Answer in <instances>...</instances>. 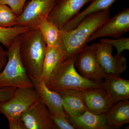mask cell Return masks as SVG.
Segmentation results:
<instances>
[{"label": "cell", "mask_w": 129, "mask_h": 129, "mask_svg": "<svg viewBox=\"0 0 129 129\" xmlns=\"http://www.w3.org/2000/svg\"><path fill=\"white\" fill-rule=\"evenodd\" d=\"M109 9L92 13L70 30L60 29L58 46L63 60L78 55L92 34L111 18Z\"/></svg>", "instance_id": "cell-1"}, {"label": "cell", "mask_w": 129, "mask_h": 129, "mask_svg": "<svg viewBox=\"0 0 129 129\" xmlns=\"http://www.w3.org/2000/svg\"><path fill=\"white\" fill-rule=\"evenodd\" d=\"M21 60L32 81H41L43 63L47 45L37 28L19 35Z\"/></svg>", "instance_id": "cell-2"}, {"label": "cell", "mask_w": 129, "mask_h": 129, "mask_svg": "<svg viewBox=\"0 0 129 129\" xmlns=\"http://www.w3.org/2000/svg\"><path fill=\"white\" fill-rule=\"evenodd\" d=\"M75 55L63 60L45 82L50 89L55 92L66 89L85 91L104 87L103 81L90 80L81 76L76 70Z\"/></svg>", "instance_id": "cell-3"}, {"label": "cell", "mask_w": 129, "mask_h": 129, "mask_svg": "<svg viewBox=\"0 0 129 129\" xmlns=\"http://www.w3.org/2000/svg\"><path fill=\"white\" fill-rule=\"evenodd\" d=\"M19 47L18 36L6 51L7 62L0 73V88H34L21 60Z\"/></svg>", "instance_id": "cell-4"}, {"label": "cell", "mask_w": 129, "mask_h": 129, "mask_svg": "<svg viewBox=\"0 0 129 129\" xmlns=\"http://www.w3.org/2000/svg\"><path fill=\"white\" fill-rule=\"evenodd\" d=\"M40 100L34 88H17L10 99L0 103V113L8 120L21 118L22 114Z\"/></svg>", "instance_id": "cell-5"}, {"label": "cell", "mask_w": 129, "mask_h": 129, "mask_svg": "<svg viewBox=\"0 0 129 129\" xmlns=\"http://www.w3.org/2000/svg\"><path fill=\"white\" fill-rule=\"evenodd\" d=\"M95 44H86L76 56L75 67L80 74L90 80L102 82L106 73L97 58Z\"/></svg>", "instance_id": "cell-6"}, {"label": "cell", "mask_w": 129, "mask_h": 129, "mask_svg": "<svg viewBox=\"0 0 129 129\" xmlns=\"http://www.w3.org/2000/svg\"><path fill=\"white\" fill-rule=\"evenodd\" d=\"M55 2V0H31L18 17L16 25L37 28L42 17L48 18Z\"/></svg>", "instance_id": "cell-7"}, {"label": "cell", "mask_w": 129, "mask_h": 129, "mask_svg": "<svg viewBox=\"0 0 129 129\" xmlns=\"http://www.w3.org/2000/svg\"><path fill=\"white\" fill-rule=\"evenodd\" d=\"M90 2L91 0H55L47 18L61 29L79 13L85 4Z\"/></svg>", "instance_id": "cell-8"}, {"label": "cell", "mask_w": 129, "mask_h": 129, "mask_svg": "<svg viewBox=\"0 0 129 129\" xmlns=\"http://www.w3.org/2000/svg\"><path fill=\"white\" fill-rule=\"evenodd\" d=\"M25 129H57L45 105L39 100L22 114Z\"/></svg>", "instance_id": "cell-9"}, {"label": "cell", "mask_w": 129, "mask_h": 129, "mask_svg": "<svg viewBox=\"0 0 129 129\" xmlns=\"http://www.w3.org/2000/svg\"><path fill=\"white\" fill-rule=\"evenodd\" d=\"M95 45L97 58L106 74L120 76L125 71L127 68L126 58L122 55L114 56L112 45L101 42Z\"/></svg>", "instance_id": "cell-10"}, {"label": "cell", "mask_w": 129, "mask_h": 129, "mask_svg": "<svg viewBox=\"0 0 129 129\" xmlns=\"http://www.w3.org/2000/svg\"><path fill=\"white\" fill-rule=\"evenodd\" d=\"M129 30V9L122 10L110 18L91 36L88 42L103 37L119 38Z\"/></svg>", "instance_id": "cell-11"}, {"label": "cell", "mask_w": 129, "mask_h": 129, "mask_svg": "<svg viewBox=\"0 0 129 129\" xmlns=\"http://www.w3.org/2000/svg\"><path fill=\"white\" fill-rule=\"evenodd\" d=\"M83 95L87 110L95 114H105L113 104L104 87L83 91Z\"/></svg>", "instance_id": "cell-12"}, {"label": "cell", "mask_w": 129, "mask_h": 129, "mask_svg": "<svg viewBox=\"0 0 129 129\" xmlns=\"http://www.w3.org/2000/svg\"><path fill=\"white\" fill-rule=\"evenodd\" d=\"M32 82L34 88L39 94L40 100L46 106L51 115L55 117H67L60 95L50 89L42 81Z\"/></svg>", "instance_id": "cell-13"}, {"label": "cell", "mask_w": 129, "mask_h": 129, "mask_svg": "<svg viewBox=\"0 0 129 129\" xmlns=\"http://www.w3.org/2000/svg\"><path fill=\"white\" fill-rule=\"evenodd\" d=\"M104 87L110 96L113 104L129 99V80L111 74H106Z\"/></svg>", "instance_id": "cell-14"}, {"label": "cell", "mask_w": 129, "mask_h": 129, "mask_svg": "<svg viewBox=\"0 0 129 129\" xmlns=\"http://www.w3.org/2000/svg\"><path fill=\"white\" fill-rule=\"evenodd\" d=\"M83 91L78 90L66 89L56 92L61 98L67 115L79 116L87 110L83 100Z\"/></svg>", "instance_id": "cell-15"}, {"label": "cell", "mask_w": 129, "mask_h": 129, "mask_svg": "<svg viewBox=\"0 0 129 129\" xmlns=\"http://www.w3.org/2000/svg\"><path fill=\"white\" fill-rule=\"evenodd\" d=\"M67 118L75 129H110L105 114H96L88 110L79 116L67 115Z\"/></svg>", "instance_id": "cell-16"}, {"label": "cell", "mask_w": 129, "mask_h": 129, "mask_svg": "<svg viewBox=\"0 0 129 129\" xmlns=\"http://www.w3.org/2000/svg\"><path fill=\"white\" fill-rule=\"evenodd\" d=\"M106 122L111 129L117 128L129 122L128 100L116 103L106 114Z\"/></svg>", "instance_id": "cell-17"}, {"label": "cell", "mask_w": 129, "mask_h": 129, "mask_svg": "<svg viewBox=\"0 0 129 129\" xmlns=\"http://www.w3.org/2000/svg\"><path fill=\"white\" fill-rule=\"evenodd\" d=\"M117 0H91L90 4L81 12H80L72 20L68 22L61 29L70 30L77 27L85 18L95 13L104 11L109 8Z\"/></svg>", "instance_id": "cell-18"}, {"label": "cell", "mask_w": 129, "mask_h": 129, "mask_svg": "<svg viewBox=\"0 0 129 129\" xmlns=\"http://www.w3.org/2000/svg\"><path fill=\"white\" fill-rule=\"evenodd\" d=\"M63 61V55L58 46H47L43 63L41 81L45 82Z\"/></svg>", "instance_id": "cell-19"}, {"label": "cell", "mask_w": 129, "mask_h": 129, "mask_svg": "<svg viewBox=\"0 0 129 129\" xmlns=\"http://www.w3.org/2000/svg\"><path fill=\"white\" fill-rule=\"evenodd\" d=\"M37 28L40 31L47 46H57L60 38V29L47 18L42 17Z\"/></svg>", "instance_id": "cell-20"}, {"label": "cell", "mask_w": 129, "mask_h": 129, "mask_svg": "<svg viewBox=\"0 0 129 129\" xmlns=\"http://www.w3.org/2000/svg\"><path fill=\"white\" fill-rule=\"evenodd\" d=\"M30 28L16 25L11 27L0 26V43L8 49L10 48L19 35L28 31Z\"/></svg>", "instance_id": "cell-21"}, {"label": "cell", "mask_w": 129, "mask_h": 129, "mask_svg": "<svg viewBox=\"0 0 129 129\" xmlns=\"http://www.w3.org/2000/svg\"><path fill=\"white\" fill-rule=\"evenodd\" d=\"M18 17L8 6L0 4V26L11 27L17 25Z\"/></svg>", "instance_id": "cell-22"}, {"label": "cell", "mask_w": 129, "mask_h": 129, "mask_svg": "<svg viewBox=\"0 0 129 129\" xmlns=\"http://www.w3.org/2000/svg\"><path fill=\"white\" fill-rule=\"evenodd\" d=\"M100 42L111 44L116 48L117 55H122L125 50H129V38L126 37L118 38L117 39H103Z\"/></svg>", "instance_id": "cell-23"}, {"label": "cell", "mask_w": 129, "mask_h": 129, "mask_svg": "<svg viewBox=\"0 0 129 129\" xmlns=\"http://www.w3.org/2000/svg\"><path fill=\"white\" fill-rule=\"evenodd\" d=\"M26 0H0V4L9 7L16 16H19L23 10Z\"/></svg>", "instance_id": "cell-24"}, {"label": "cell", "mask_w": 129, "mask_h": 129, "mask_svg": "<svg viewBox=\"0 0 129 129\" xmlns=\"http://www.w3.org/2000/svg\"><path fill=\"white\" fill-rule=\"evenodd\" d=\"M52 118L57 129H75V127L70 123L67 117H55Z\"/></svg>", "instance_id": "cell-25"}, {"label": "cell", "mask_w": 129, "mask_h": 129, "mask_svg": "<svg viewBox=\"0 0 129 129\" xmlns=\"http://www.w3.org/2000/svg\"><path fill=\"white\" fill-rule=\"evenodd\" d=\"M16 89L13 87L0 88V103L7 101L12 98Z\"/></svg>", "instance_id": "cell-26"}, {"label": "cell", "mask_w": 129, "mask_h": 129, "mask_svg": "<svg viewBox=\"0 0 129 129\" xmlns=\"http://www.w3.org/2000/svg\"><path fill=\"white\" fill-rule=\"evenodd\" d=\"M8 121L10 129H25L22 118L10 119Z\"/></svg>", "instance_id": "cell-27"}, {"label": "cell", "mask_w": 129, "mask_h": 129, "mask_svg": "<svg viewBox=\"0 0 129 129\" xmlns=\"http://www.w3.org/2000/svg\"><path fill=\"white\" fill-rule=\"evenodd\" d=\"M7 60L6 51L5 50L3 46L0 43V73L6 65Z\"/></svg>", "instance_id": "cell-28"}]
</instances>
